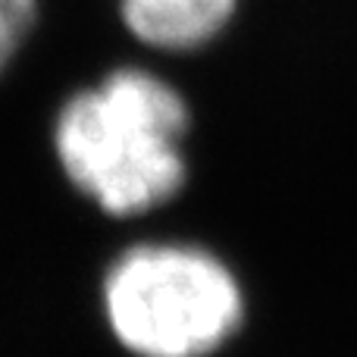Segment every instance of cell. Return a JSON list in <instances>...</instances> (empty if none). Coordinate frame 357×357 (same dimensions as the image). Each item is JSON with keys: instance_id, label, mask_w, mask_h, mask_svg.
Segmentation results:
<instances>
[{"instance_id": "3", "label": "cell", "mask_w": 357, "mask_h": 357, "mask_svg": "<svg viewBox=\"0 0 357 357\" xmlns=\"http://www.w3.org/2000/svg\"><path fill=\"white\" fill-rule=\"evenodd\" d=\"M119 10L138 41L160 50H191L220 35L235 0H119Z\"/></svg>"}, {"instance_id": "1", "label": "cell", "mask_w": 357, "mask_h": 357, "mask_svg": "<svg viewBox=\"0 0 357 357\" xmlns=\"http://www.w3.org/2000/svg\"><path fill=\"white\" fill-rule=\"evenodd\" d=\"M188 123L185 98L167 79L123 66L60 107L54 154L73 188L107 216H142L182 191Z\"/></svg>"}, {"instance_id": "2", "label": "cell", "mask_w": 357, "mask_h": 357, "mask_svg": "<svg viewBox=\"0 0 357 357\" xmlns=\"http://www.w3.org/2000/svg\"><path fill=\"white\" fill-rule=\"evenodd\" d=\"M104 317L135 357H210L245 326V285L204 245L142 241L104 273Z\"/></svg>"}, {"instance_id": "4", "label": "cell", "mask_w": 357, "mask_h": 357, "mask_svg": "<svg viewBox=\"0 0 357 357\" xmlns=\"http://www.w3.org/2000/svg\"><path fill=\"white\" fill-rule=\"evenodd\" d=\"M35 19L38 0H0V75L19 56Z\"/></svg>"}]
</instances>
